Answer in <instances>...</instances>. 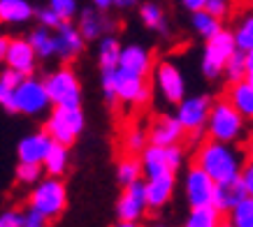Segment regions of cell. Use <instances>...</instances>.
Instances as JSON below:
<instances>
[{
    "label": "cell",
    "mask_w": 253,
    "mask_h": 227,
    "mask_svg": "<svg viewBox=\"0 0 253 227\" xmlns=\"http://www.w3.org/2000/svg\"><path fill=\"white\" fill-rule=\"evenodd\" d=\"M195 165L202 167L216 183H230L242 176L239 155L228 142H218L209 137L195 153Z\"/></svg>",
    "instance_id": "cell-1"
},
{
    "label": "cell",
    "mask_w": 253,
    "mask_h": 227,
    "mask_svg": "<svg viewBox=\"0 0 253 227\" xmlns=\"http://www.w3.org/2000/svg\"><path fill=\"white\" fill-rule=\"evenodd\" d=\"M0 102L9 114H28V116H38L51 105L46 86L38 79L26 76L12 93H2Z\"/></svg>",
    "instance_id": "cell-2"
},
{
    "label": "cell",
    "mask_w": 253,
    "mask_h": 227,
    "mask_svg": "<svg viewBox=\"0 0 253 227\" xmlns=\"http://www.w3.org/2000/svg\"><path fill=\"white\" fill-rule=\"evenodd\" d=\"M244 116L237 112V107L232 105L230 100H218L211 105V114H209L207 121V132L211 139L218 142H237L242 132H244Z\"/></svg>",
    "instance_id": "cell-3"
},
{
    "label": "cell",
    "mask_w": 253,
    "mask_h": 227,
    "mask_svg": "<svg viewBox=\"0 0 253 227\" xmlns=\"http://www.w3.org/2000/svg\"><path fill=\"white\" fill-rule=\"evenodd\" d=\"M235 51H237L235 33L218 31L205 44V51H202V75L207 79H218L225 72V65H228V61L232 58Z\"/></svg>",
    "instance_id": "cell-4"
},
{
    "label": "cell",
    "mask_w": 253,
    "mask_h": 227,
    "mask_svg": "<svg viewBox=\"0 0 253 227\" xmlns=\"http://www.w3.org/2000/svg\"><path fill=\"white\" fill-rule=\"evenodd\" d=\"M44 130L54 137V142L72 146L77 142L79 132L84 130V114H82V107L54 105V112L49 116Z\"/></svg>",
    "instance_id": "cell-5"
},
{
    "label": "cell",
    "mask_w": 253,
    "mask_h": 227,
    "mask_svg": "<svg viewBox=\"0 0 253 227\" xmlns=\"http://www.w3.org/2000/svg\"><path fill=\"white\" fill-rule=\"evenodd\" d=\"M68 206V190L58 176H49L38 183V188L31 192V209L44 213L46 218H58Z\"/></svg>",
    "instance_id": "cell-6"
},
{
    "label": "cell",
    "mask_w": 253,
    "mask_h": 227,
    "mask_svg": "<svg viewBox=\"0 0 253 227\" xmlns=\"http://www.w3.org/2000/svg\"><path fill=\"white\" fill-rule=\"evenodd\" d=\"M184 162V151L181 146H158L149 144L142 151V165H144V174L149 179L163 174H176V169Z\"/></svg>",
    "instance_id": "cell-7"
},
{
    "label": "cell",
    "mask_w": 253,
    "mask_h": 227,
    "mask_svg": "<svg viewBox=\"0 0 253 227\" xmlns=\"http://www.w3.org/2000/svg\"><path fill=\"white\" fill-rule=\"evenodd\" d=\"M44 86L49 91L51 105H63V107H79L82 105V88L75 72L70 68H61L51 72L44 79Z\"/></svg>",
    "instance_id": "cell-8"
},
{
    "label": "cell",
    "mask_w": 253,
    "mask_h": 227,
    "mask_svg": "<svg viewBox=\"0 0 253 227\" xmlns=\"http://www.w3.org/2000/svg\"><path fill=\"white\" fill-rule=\"evenodd\" d=\"M184 188H186V199H188V204H191L193 209H195V206H211L216 202L218 183L198 165L186 174Z\"/></svg>",
    "instance_id": "cell-9"
},
{
    "label": "cell",
    "mask_w": 253,
    "mask_h": 227,
    "mask_svg": "<svg viewBox=\"0 0 253 227\" xmlns=\"http://www.w3.org/2000/svg\"><path fill=\"white\" fill-rule=\"evenodd\" d=\"M149 209L146 202V183L135 181L130 186H123V192L116 202V216L119 220H130V223H139L142 216Z\"/></svg>",
    "instance_id": "cell-10"
},
{
    "label": "cell",
    "mask_w": 253,
    "mask_h": 227,
    "mask_svg": "<svg viewBox=\"0 0 253 227\" xmlns=\"http://www.w3.org/2000/svg\"><path fill=\"white\" fill-rule=\"evenodd\" d=\"M209 114H211V100L207 95H193V98H184L179 102L176 118L188 132H198L207 125Z\"/></svg>",
    "instance_id": "cell-11"
},
{
    "label": "cell",
    "mask_w": 253,
    "mask_h": 227,
    "mask_svg": "<svg viewBox=\"0 0 253 227\" xmlns=\"http://www.w3.org/2000/svg\"><path fill=\"white\" fill-rule=\"evenodd\" d=\"M156 81H158V88H161L163 98L172 102V105H179L186 95V81L181 76V70L172 65V63H161L156 68Z\"/></svg>",
    "instance_id": "cell-12"
},
{
    "label": "cell",
    "mask_w": 253,
    "mask_h": 227,
    "mask_svg": "<svg viewBox=\"0 0 253 227\" xmlns=\"http://www.w3.org/2000/svg\"><path fill=\"white\" fill-rule=\"evenodd\" d=\"M54 146V137L49 135L46 130L42 132H33V135L23 137L19 146H16V155L19 162H35V165H44V158L49 155Z\"/></svg>",
    "instance_id": "cell-13"
},
{
    "label": "cell",
    "mask_w": 253,
    "mask_h": 227,
    "mask_svg": "<svg viewBox=\"0 0 253 227\" xmlns=\"http://www.w3.org/2000/svg\"><path fill=\"white\" fill-rule=\"evenodd\" d=\"M116 98L119 102H128V105H139L149 98V88L144 83L142 75H132L128 70H116Z\"/></svg>",
    "instance_id": "cell-14"
},
{
    "label": "cell",
    "mask_w": 253,
    "mask_h": 227,
    "mask_svg": "<svg viewBox=\"0 0 253 227\" xmlns=\"http://www.w3.org/2000/svg\"><path fill=\"white\" fill-rule=\"evenodd\" d=\"M188 130L181 125V121L176 116H158L151 123L149 130V144H158V146H174L179 144Z\"/></svg>",
    "instance_id": "cell-15"
},
{
    "label": "cell",
    "mask_w": 253,
    "mask_h": 227,
    "mask_svg": "<svg viewBox=\"0 0 253 227\" xmlns=\"http://www.w3.org/2000/svg\"><path fill=\"white\" fill-rule=\"evenodd\" d=\"M35 58L38 53L33 49V44L28 39H9V46H7V53L2 56V61L7 63V68L12 70H19L23 75H33L35 70Z\"/></svg>",
    "instance_id": "cell-16"
},
{
    "label": "cell",
    "mask_w": 253,
    "mask_h": 227,
    "mask_svg": "<svg viewBox=\"0 0 253 227\" xmlns=\"http://www.w3.org/2000/svg\"><path fill=\"white\" fill-rule=\"evenodd\" d=\"M54 35H56V56H61L63 61H72L84 49V35L70 21H63L56 28Z\"/></svg>",
    "instance_id": "cell-17"
},
{
    "label": "cell",
    "mask_w": 253,
    "mask_h": 227,
    "mask_svg": "<svg viewBox=\"0 0 253 227\" xmlns=\"http://www.w3.org/2000/svg\"><path fill=\"white\" fill-rule=\"evenodd\" d=\"M174 192V174L154 176L146 181V202L149 209H161L169 202V197Z\"/></svg>",
    "instance_id": "cell-18"
},
{
    "label": "cell",
    "mask_w": 253,
    "mask_h": 227,
    "mask_svg": "<svg viewBox=\"0 0 253 227\" xmlns=\"http://www.w3.org/2000/svg\"><path fill=\"white\" fill-rule=\"evenodd\" d=\"M246 197H249V188L244 186L242 176H239V179H235L230 183H218L214 206H218L221 211H232L239 202H244Z\"/></svg>",
    "instance_id": "cell-19"
},
{
    "label": "cell",
    "mask_w": 253,
    "mask_h": 227,
    "mask_svg": "<svg viewBox=\"0 0 253 227\" xmlns=\"http://www.w3.org/2000/svg\"><path fill=\"white\" fill-rule=\"evenodd\" d=\"M121 70H128L132 75H142L146 76L149 68H151V58H149V51L144 46L130 44V46H123L121 51V63H119Z\"/></svg>",
    "instance_id": "cell-20"
},
{
    "label": "cell",
    "mask_w": 253,
    "mask_h": 227,
    "mask_svg": "<svg viewBox=\"0 0 253 227\" xmlns=\"http://www.w3.org/2000/svg\"><path fill=\"white\" fill-rule=\"evenodd\" d=\"M107 28L109 23L102 16V9H98L95 5L82 9V14H79V31H82L84 39H98Z\"/></svg>",
    "instance_id": "cell-21"
},
{
    "label": "cell",
    "mask_w": 253,
    "mask_h": 227,
    "mask_svg": "<svg viewBox=\"0 0 253 227\" xmlns=\"http://www.w3.org/2000/svg\"><path fill=\"white\" fill-rule=\"evenodd\" d=\"M228 100L237 107V112L246 121H253V86L249 81H237L228 88Z\"/></svg>",
    "instance_id": "cell-22"
},
{
    "label": "cell",
    "mask_w": 253,
    "mask_h": 227,
    "mask_svg": "<svg viewBox=\"0 0 253 227\" xmlns=\"http://www.w3.org/2000/svg\"><path fill=\"white\" fill-rule=\"evenodd\" d=\"M221 209L218 206H195L191 209L188 218H186L184 227H221L223 218H221Z\"/></svg>",
    "instance_id": "cell-23"
},
{
    "label": "cell",
    "mask_w": 253,
    "mask_h": 227,
    "mask_svg": "<svg viewBox=\"0 0 253 227\" xmlns=\"http://www.w3.org/2000/svg\"><path fill=\"white\" fill-rule=\"evenodd\" d=\"M33 16L28 0H0V19L5 23H23Z\"/></svg>",
    "instance_id": "cell-24"
},
{
    "label": "cell",
    "mask_w": 253,
    "mask_h": 227,
    "mask_svg": "<svg viewBox=\"0 0 253 227\" xmlns=\"http://www.w3.org/2000/svg\"><path fill=\"white\" fill-rule=\"evenodd\" d=\"M121 51L123 46L119 44V39L107 35V38L100 39V51H98V61H100V70H119L121 63Z\"/></svg>",
    "instance_id": "cell-25"
},
{
    "label": "cell",
    "mask_w": 253,
    "mask_h": 227,
    "mask_svg": "<svg viewBox=\"0 0 253 227\" xmlns=\"http://www.w3.org/2000/svg\"><path fill=\"white\" fill-rule=\"evenodd\" d=\"M28 42L33 44L35 53H38V58H49V56H54L56 53V35L54 33H49L46 26H40L35 31L28 35Z\"/></svg>",
    "instance_id": "cell-26"
},
{
    "label": "cell",
    "mask_w": 253,
    "mask_h": 227,
    "mask_svg": "<svg viewBox=\"0 0 253 227\" xmlns=\"http://www.w3.org/2000/svg\"><path fill=\"white\" fill-rule=\"evenodd\" d=\"M144 172V165H142V160H137L135 155H128V158L119 160V165H116V181L121 183V186H130V183L139 181V176Z\"/></svg>",
    "instance_id": "cell-27"
},
{
    "label": "cell",
    "mask_w": 253,
    "mask_h": 227,
    "mask_svg": "<svg viewBox=\"0 0 253 227\" xmlns=\"http://www.w3.org/2000/svg\"><path fill=\"white\" fill-rule=\"evenodd\" d=\"M193 28H195V33L202 35L205 39L214 38L218 31H223L221 19L214 16L211 12H207V9H198V12H193Z\"/></svg>",
    "instance_id": "cell-28"
},
{
    "label": "cell",
    "mask_w": 253,
    "mask_h": 227,
    "mask_svg": "<svg viewBox=\"0 0 253 227\" xmlns=\"http://www.w3.org/2000/svg\"><path fill=\"white\" fill-rule=\"evenodd\" d=\"M65 169H68V146L54 142L49 155L44 158V172L49 176H63Z\"/></svg>",
    "instance_id": "cell-29"
},
{
    "label": "cell",
    "mask_w": 253,
    "mask_h": 227,
    "mask_svg": "<svg viewBox=\"0 0 253 227\" xmlns=\"http://www.w3.org/2000/svg\"><path fill=\"white\" fill-rule=\"evenodd\" d=\"M139 16H142V21H144L146 28L165 33V16H163V9L158 7L156 2H144V5L139 7Z\"/></svg>",
    "instance_id": "cell-30"
},
{
    "label": "cell",
    "mask_w": 253,
    "mask_h": 227,
    "mask_svg": "<svg viewBox=\"0 0 253 227\" xmlns=\"http://www.w3.org/2000/svg\"><path fill=\"white\" fill-rule=\"evenodd\" d=\"M246 75H249V70H246V51L237 49L232 53V58L228 61V65H225V76H228L230 83H237V81H244Z\"/></svg>",
    "instance_id": "cell-31"
},
{
    "label": "cell",
    "mask_w": 253,
    "mask_h": 227,
    "mask_svg": "<svg viewBox=\"0 0 253 227\" xmlns=\"http://www.w3.org/2000/svg\"><path fill=\"white\" fill-rule=\"evenodd\" d=\"M235 42H237V49H242V51L253 49V14L244 16L239 21L237 31H235Z\"/></svg>",
    "instance_id": "cell-32"
},
{
    "label": "cell",
    "mask_w": 253,
    "mask_h": 227,
    "mask_svg": "<svg viewBox=\"0 0 253 227\" xmlns=\"http://www.w3.org/2000/svg\"><path fill=\"white\" fill-rule=\"evenodd\" d=\"M232 225L235 227H253V197L251 195L232 209Z\"/></svg>",
    "instance_id": "cell-33"
},
{
    "label": "cell",
    "mask_w": 253,
    "mask_h": 227,
    "mask_svg": "<svg viewBox=\"0 0 253 227\" xmlns=\"http://www.w3.org/2000/svg\"><path fill=\"white\" fill-rule=\"evenodd\" d=\"M40 174H42V165H35V162H19V167H16V181L26 183V186L38 183Z\"/></svg>",
    "instance_id": "cell-34"
},
{
    "label": "cell",
    "mask_w": 253,
    "mask_h": 227,
    "mask_svg": "<svg viewBox=\"0 0 253 227\" xmlns=\"http://www.w3.org/2000/svg\"><path fill=\"white\" fill-rule=\"evenodd\" d=\"M146 139H149V132H144V130L139 128H132L128 135H126V149H128V153H142L146 149Z\"/></svg>",
    "instance_id": "cell-35"
},
{
    "label": "cell",
    "mask_w": 253,
    "mask_h": 227,
    "mask_svg": "<svg viewBox=\"0 0 253 227\" xmlns=\"http://www.w3.org/2000/svg\"><path fill=\"white\" fill-rule=\"evenodd\" d=\"M26 76L28 75H23V72H19V70L7 68L5 72H2V76H0V95H2V93H12Z\"/></svg>",
    "instance_id": "cell-36"
},
{
    "label": "cell",
    "mask_w": 253,
    "mask_h": 227,
    "mask_svg": "<svg viewBox=\"0 0 253 227\" xmlns=\"http://www.w3.org/2000/svg\"><path fill=\"white\" fill-rule=\"evenodd\" d=\"M49 7H54L65 21H70L77 14V0H49Z\"/></svg>",
    "instance_id": "cell-37"
},
{
    "label": "cell",
    "mask_w": 253,
    "mask_h": 227,
    "mask_svg": "<svg viewBox=\"0 0 253 227\" xmlns=\"http://www.w3.org/2000/svg\"><path fill=\"white\" fill-rule=\"evenodd\" d=\"M38 19H40V23H42V26H46V28H54V31L58 28V26H61L63 21H65V19H63V16L58 14L54 7L40 9V12H38Z\"/></svg>",
    "instance_id": "cell-38"
},
{
    "label": "cell",
    "mask_w": 253,
    "mask_h": 227,
    "mask_svg": "<svg viewBox=\"0 0 253 227\" xmlns=\"http://www.w3.org/2000/svg\"><path fill=\"white\" fill-rule=\"evenodd\" d=\"M23 223H26V213L14 211V209L0 216V227H23Z\"/></svg>",
    "instance_id": "cell-39"
},
{
    "label": "cell",
    "mask_w": 253,
    "mask_h": 227,
    "mask_svg": "<svg viewBox=\"0 0 253 227\" xmlns=\"http://www.w3.org/2000/svg\"><path fill=\"white\" fill-rule=\"evenodd\" d=\"M205 9L211 12L214 16H218V19H223V16L228 14V9H230V0H207Z\"/></svg>",
    "instance_id": "cell-40"
},
{
    "label": "cell",
    "mask_w": 253,
    "mask_h": 227,
    "mask_svg": "<svg viewBox=\"0 0 253 227\" xmlns=\"http://www.w3.org/2000/svg\"><path fill=\"white\" fill-rule=\"evenodd\" d=\"M46 223H49V218H46L44 213L31 209V211L26 213V223H23V227H46Z\"/></svg>",
    "instance_id": "cell-41"
},
{
    "label": "cell",
    "mask_w": 253,
    "mask_h": 227,
    "mask_svg": "<svg viewBox=\"0 0 253 227\" xmlns=\"http://www.w3.org/2000/svg\"><path fill=\"white\" fill-rule=\"evenodd\" d=\"M242 181H244V186L249 188V195L253 197V162H249V165L242 169Z\"/></svg>",
    "instance_id": "cell-42"
},
{
    "label": "cell",
    "mask_w": 253,
    "mask_h": 227,
    "mask_svg": "<svg viewBox=\"0 0 253 227\" xmlns=\"http://www.w3.org/2000/svg\"><path fill=\"white\" fill-rule=\"evenodd\" d=\"M181 5H184L188 12H198V9H205L207 0H181Z\"/></svg>",
    "instance_id": "cell-43"
},
{
    "label": "cell",
    "mask_w": 253,
    "mask_h": 227,
    "mask_svg": "<svg viewBox=\"0 0 253 227\" xmlns=\"http://www.w3.org/2000/svg\"><path fill=\"white\" fill-rule=\"evenodd\" d=\"M137 5V0H114V7L119 9H130Z\"/></svg>",
    "instance_id": "cell-44"
},
{
    "label": "cell",
    "mask_w": 253,
    "mask_h": 227,
    "mask_svg": "<svg viewBox=\"0 0 253 227\" xmlns=\"http://www.w3.org/2000/svg\"><path fill=\"white\" fill-rule=\"evenodd\" d=\"M93 5H95L98 9H102V12H105V9L114 7V0H93Z\"/></svg>",
    "instance_id": "cell-45"
},
{
    "label": "cell",
    "mask_w": 253,
    "mask_h": 227,
    "mask_svg": "<svg viewBox=\"0 0 253 227\" xmlns=\"http://www.w3.org/2000/svg\"><path fill=\"white\" fill-rule=\"evenodd\" d=\"M246 70H249V72H253V49H249V51H246Z\"/></svg>",
    "instance_id": "cell-46"
},
{
    "label": "cell",
    "mask_w": 253,
    "mask_h": 227,
    "mask_svg": "<svg viewBox=\"0 0 253 227\" xmlns=\"http://www.w3.org/2000/svg\"><path fill=\"white\" fill-rule=\"evenodd\" d=\"M114 227H139L137 223H130V220H119V225H114Z\"/></svg>",
    "instance_id": "cell-47"
},
{
    "label": "cell",
    "mask_w": 253,
    "mask_h": 227,
    "mask_svg": "<svg viewBox=\"0 0 253 227\" xmlns=\"http://www.w3.org/2000/svg\"><path fill=\"white\" fill-rule=\"evenodd\" d=\"M249 155H251V162H253V139L249 142Z\"/></svg>",
    "instance_id": "cell-48"
},
{
    "label": "cell",
    "mask_w": 253,
    "mask_h": 227,
    "mask_svg": "<svg viewBox=\"0 0 253 227\" xmlns=\"http://www.w3.org/2000/svg\"><path fill=\"white\" fill-rule=\"evenodd\" d=\"M246 81H249V83L253 86V72H249V75H246Z\"/></svg>",
    "instance_id": "cell-49"
},
{
    "label": "cell",
    "mask_w": 253,
    "mask_h": 227,
    "mask_svg": "<svg viewBox=\"0 0 253 227\" xmlns=\"http://www.w3.org/2000/svg\"><path fill=\"white\" fill-rule=\"evenodd\" d=\"M221 227H235V225H232V220H230V223H223Z\"/></svg>",
    "instance_id": "cell-50"
},
{
    "label": "cell",
    "mask_w": 253,
    "mask_h": 227,
    "mask_svg": "<svg viewBox=\"0 0 253 227\" xmlns=\"http://www.w3.org/2000/svg\"><path fill=\"white\" fill-rule=\"evenodd\" d=\"M154 227H165V225H154Z\"/></svg>",
    "instance_id": "cell-51"
}]
</instances>
